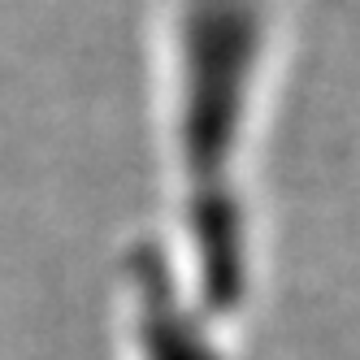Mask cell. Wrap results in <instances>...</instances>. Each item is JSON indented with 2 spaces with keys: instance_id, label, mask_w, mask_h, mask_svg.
Masks as SVG:
<instances>
[{
  "instance_id": "1",
  "label": "cell",
  "mask_w": 360,
  "mask_h": 360,
  "mask_svg": "<svg viewBox=\"0 0 360 360\" xmlns=\"http://www.w3.org/2000/svg\"><path fill=\"white\" fill-rule=\"evenodd\" d=\"M269 0H191L178 57V161L191 261L209 313H235L252 282L248 157L274 65Z\"/></svg>"
}]
</instances>
